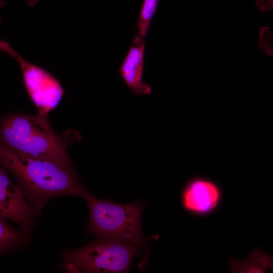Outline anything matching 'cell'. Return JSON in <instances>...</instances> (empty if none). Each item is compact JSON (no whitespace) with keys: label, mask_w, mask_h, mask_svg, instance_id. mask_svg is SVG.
I'll return each instance as SVG.
<instances>
[{"label":"cell","mask_w":273,"mask_h":273,"mask_svg":"<svg viewBox=\"0 0 273 273\" xmlns=\"http://www.w3.org/2000/svg\"><path fill=\"white\" fill-rule=\"evenodd\" d=\"M0 165L13 174L21 194L38 213L53 198L67 195L83 199L89 193L74 167L21 155L1 141Z\"/></svg>","instance_id":"cell-1"},{"label":"cell","mask_w":273,"mask_h":273,"mask_svg":"<svg viewBox=\"0 0 273 273\" xmlns=\"http://www.w3.org/2000/svg\"><path fill=\"white\" fill-rule=\"evenodd\" d=\"M47 116L22 113L3 115L0 141L21 155L74 167L67 149L80 141V132L71 129L59 135L52 129Z\"/></svg>","instance_id":"cell-2"},{"label":"cell","mask_w":273,"mask_h":273,"mask_svg":"<svg viewBox=\"0 0 273 273\" xmlns=\"http://www.w3.org/2000/svg\"><path fill=\"white\" fill-rule=\"evenodd\" d=\"M144 247L113 237L100 236L87 245L61 253V268L68 272H127Z\"/></svg>","instance_id":"cell-3"},{"label":"cell","mask_w":273,"mask_h":273,"mask_svg":"<svg viewBox=\"0 0 273 273\" xmlns=\"http://www.w3.org/2000/svg\"><path fill=\"white\" fill-rule=\"evenodd\" d=\"M88 206V232L97 237L115 238L145 247L146 239L142 229L144 204L140 200L118 204L95 197L89 192L83 198Z\"/></svg>","instance_id":"cell-4"},{"label":"cell","mask_w":273,"mask_h":273,"mask_svg":"<svg viewBox=\"0 0 273 273\" xmlns=\"http://www.w3.org/2000/svg\"><path fill=\"white\" fill-rule=\"evenodd\" d=\"M8 55L19 64L26 92L39 113L48 115L64 94L60 82L47 70L22 58L13 48Z\"/></svg>","instance_id":"cell-5"},{"label":"cell","mask_w":273,"mask_h":273,"mask_svg":"<svg viewBox=\"0 0 273 273\" xmlns=\"http://www.w3.org/2000/svg\"><path fill=\"white\" fill-rule=\"evenodd\" d=\"M222 198L221 189L216 182L207 177L196 176L190 179L184 186L180 202L189 214L204 217L217 209Z\"/></svg>","instance_id":"cell-6"},{"label":"cell","mask_w":273,"mask_h":273,"mask_svg":"<svg viewBox=\"0 0 273 273\" xmlns=\"http://www.w3.org/2000/svg\"><path fill=\"white\" fill-rule=\"evenodd\" d=\"M10 179L6 169L0 165V216L16 223L28 234L38 214Z\"/></svg>","instance_id":"cell-7"},{"label":"cell","mask_w":273,"mask_h":273,"mask_svg":"<svg viewBox=\"0 0 273 273\" xmlns=\"http://www.w3.org/2000/svg\"><path fill=\"white\" fill-rule=\"evenodd\" d=\"M145 39L135 36L118 70L128 88L134 95H149L152 91V87L143 80Z\"/></svg>","instance_id":"cell-8"},{"label":"cell","mask_w":273,"mask_h":273,"mask_svg":"<svg viewBox=\"0 0 273 273\" xmlns=\"http://www.w3.org/2000/svg\"><path fill=\"white\" fill-rule=\"evenodd\" d=\"M0 216V254L22 246L28 239V234L11 227Z\"/></svg>","instance_id":"cell-9"},{"label":"cell","mask_w":273,"mask_h":273,"mask_svg":"<svg viewBox=\"0 0 273 273\" xmlns=\"http://www.w3.org/2000/svg\"><path fill=\"white\" fill-rule=\"evenodd\" d=\"M160 0H144L137 24V35L145 38Z\"/></svg>","instance_id":"cell-10"},{"label":"cell","mask_w":273,"mask_h":273,"mask_svg":"<svg viewBox=\"0 0 273 273\" xmlns=\"http://www.w3.org/2000/svg\"><path fill=\"white\" fill-rule=\"evenodd\" d=\"M256 3L257 6L262 11H267L272 9V0H256Z\"/></svg>","instance_id":"cell-11"},{"label":"cell","mask_w":273,"mask_h":273,"mask_svg":"<svg viewBox=\"0 0 273 273\" xmlns=\"http://www.w3.org/2000/svg\"><path fill=\"white\" fill-rule=\"evenodd\" d=\"M1 19L2 18L0 16V21ZM11 48V46L7 41L0 39V52L7 54Z\"/></svg>","instance_id":"cell-12"},{"label":"cell","mask_w":273,"mask_h":273,"mask_svg":"<svg viewBox=\"0 0 273 273\" xmlns=\"http://www.w3.org/2000/svg\"><path fill=\"white\" fill-rule=\"evenodd\" d=\"M7 0H0V6L3 7L5 6ZM27 3L30 5L33 6L37 2V0H26Z\"/></svg>","instance_id":"cell-13"}]
</instances>
